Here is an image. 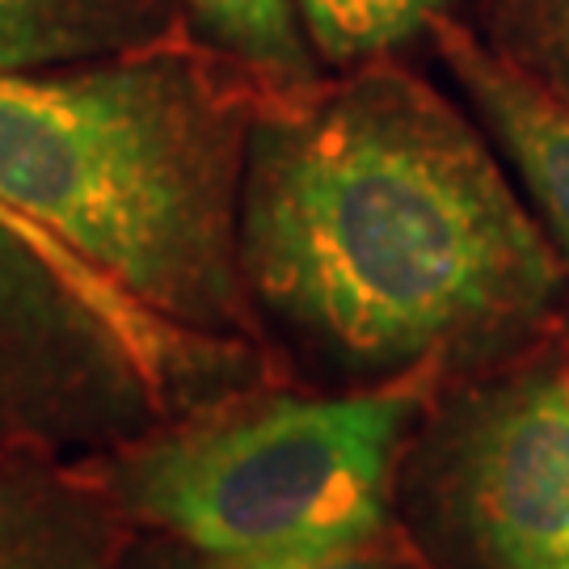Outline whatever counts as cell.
<instances>
[{"instance_id": "cell-1", "label": "cell", "mask_w": 569, "mask_h": 569, "mask_svg": "<svg viewBox=\"0 0 569 569\" xmlns=\"http://www.w3.org/2000/svg\"><path fill=\"white\" fill-rule=\"evenodd\" d=\"M237 253L253 312L342 388L515 359L561 296L477 127L380 60L253 110Z\"/></svg>"}, {"instance_id": "cell-2", "label": "cell", "mask_w": 569, "mask_h": 569, "mask_svg": "<svg viewBox=\"0 0 569 569\" xmlns=\"http://www.w3.org/2000/svg\"><path fill=\"white\" fill-rule=\"evenodd\" d=\"M249 119L241 93L173 42L0 77V203L152 317L249 342L237 253Z\"/></svg>"}, {"instance_id": "cell-3", "label": "cell", "mask_w": 569, "mask_h": 569, "mask_svg": "<svg viewBox=\"0 0 569 569\" xmlns=\"http://www.w3.org/2000/svg\"><path fill=\"white\" fill-rule=\"evenodd\" d=\"M435 376L338 397H232L93 460V486L228 569L367 552L397 519V472Z\"/></svg>"}, {"instance_id": "cell-4", "label": "cell", "mask_w": 569, "mask_h": 569, "mask_svg": "<svg viewBox=\"0 0 569 569\" xmlns=\"http://www.w3.org/2000/svg\"><path fill=\"white\" fill-rule=\"evenodd\" d=\"M397 515L430 569H569V350L536 342L422 409Z\"/></svg>"}, {"instance_id": "cell-5", "label": "cell", "mask_w": 569, "mask_h": 569, "mask_svg": "<svg viewBox=\"0 0 569 569\" xmlns=\"http://www.w3.org/2000/svg\"><path fill=\"white\" fill-rule=\"evenodd\" d=\"M164 422L178 418L140 346L0 224V460L93 465Z\"/></svg>"}, {"instance_id": "cell-6", "label": "cell", "mask_w": 569, "mask_h": 569, "mask_svg": "<svg viewBox=\"0 0 569 569\" xmlns=\"http://www.w3.org/2000/svg\"><path fill=\"white\" fill-rule=\"evenodd\" d=\"M427 34L468 106L519 173L549 241L569 262V93L448 18L435 21Z\"/></svg>"}, {"instance_id": "cell-7", "label": "cell", "mask_w": 569, "mask_h": 569, "mask_svg": "<svg viewBox=\"0 0 569 569\" xmlns=\"http://www.w3.org/2000/svg\"><path fill=\"white\" fill-rule=\"evenodd\" d=\"M0 224L39 244L42 253L60 266L63 274L81 287L84 296L102 308L131 342L140 346V355L157 371L164 397H169L173 418L203 413V409L258 388V380H262V359H258V350L249 342H241V338H207V333H190V329L169 326L161 317H152L131 296H122L106 274H98L93 266H84L68 244L56 241L34 220L18 216L9 203H0Z\"/></svg>"}, {"instance_id": "cell-8", "label": "cell", "mask_w": 569, "mask_h": 569, "mask_svg": "<svg viewBox=\"0 0 569 569\" xmlns=\"http://www.w3.org/2000/svg\"><path fill=\"white\" fill-rule=\"evenodd\" d=\"M72 468L0 460V569H119L127 523Z\"/></svg>"}, {"instance_id": "cell-9", "label": "cell", "mask_w": 569, "mask_h": 569, "mask_svg": "<svg viewBox=\"0 0 569 569\" xmlns=\"http://www.w3.org/2000/svg\"><path fill=\"white\" fill-rule=\"evenodd\" d=\"M161 0H0V77L77 68L161 42Z\"/></svg>"}, {"instance_id": "cell-10", "label": "cell", "mask_w": 569, "mask_h": 569, "mask_svg": "<svg viewBox=\"0 0 569 569\" xmlns=\"http://www.w3.org/2000/svg\"><path fill=\"white\" fill-rule=\"evenodd\" d=\"M207 39L244 68H253L270 89L300 93L317 84V56L305 39L291 0H182Z\"/></svg>"}, {"instance_id": "cell-11", "label": "cell", "mask_w": 569, "mask_h": 569, "mask_svg": "<svg viewBox=\"0 0 569 569\" xmlns=\"http://www.w3.org/2000/svg\"><path fill=\"white\" fill-rule=\"evenodd\" d=\"M317 60L363 68L427 34L451 0H291Z\"/></svg>"}, {"instance_id": "cell-12", "label": "cell", "mask_w": 569, "mask_h": 569, "mask_svg": "<svg viewBox=\"0 0 569 569\" xmlns=\"http://www.w3.org/2000/svg\"><path fill=\"white\" fill-rule=\"evenodd\" d=\"M498 51L569 93V0H498Z\"/></svg>"}, {"instance_id": "cell-13", "label": "cell", "mask_w": 569, "mask_h": 569, "mask_svg": "<svg viewBox=\"0 0 569 569\" xmlns=\"http://www.w3.org/2000/svg\"><path fill=\"white\" fill-rule=\"evenodd\" d=\"M119 569H228L216 566V561H203L190 549H164V545H152V549H127ZM300 569H406L392 566V561H376L367 552H350V557H333V561H317V566H300Z\"/></svg>"}]
</instances>
